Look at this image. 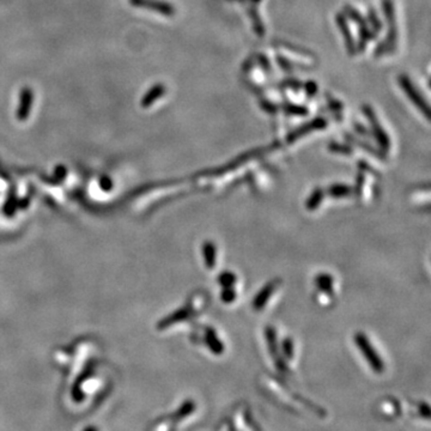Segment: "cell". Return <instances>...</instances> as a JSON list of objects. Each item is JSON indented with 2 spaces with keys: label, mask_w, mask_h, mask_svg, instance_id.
<instances>
[{
  "label": "cell",
  "mask_w": 431,
  "mask_h": 431,
  "mask_svg": "<svg viewBox=\"0 0 431 431\" xmlns=\"http://www.w3.org/2000/svg\"><path fill=\"white\" fill-rule=\"evenodd\" d=\"M347 12L350 13L351 18H354V21L356 22V23H358L359 25V49L362 50L363 47H365L366 41L369 40V31H368V29H366V24L364 19H362L361 14H359L356 10L348 9Z\"/></svg>",
  "instance_id": "cell-6"
},
{
  "label": "cell",
  "mask_w": 431,
  "mask_h": 431,
  "mask_svg": "<svg viewBox=\"0 0 431 431\" xmlns=\"http://www.w3.org/2000/svg\"><path fill=\"white\" fill-rule=\"evenodd\" d=\"M283 350H284V354H285L287 358H289V359L292 358L293 344H292V341H291V339H289V338L283 341Z\"/></svg>",
  "instance_id": "cell-18"
},
{
  "label": "cell",
  "mask_w": 431,
  "mask_h": 431,
  "mask_svg": "<svg viewBox=\"0 0 431 431\" xmlns=\"http://www.w3.org/2000/svg\"><path fill=\"white\" fill-rule=\"evenodd\" d=\"M162 92H164V88L162 85H158L156 86V88H153L149 93H147L145 100H143L144 106H149L150 103H152L153 101H156L158 97L162 95Z\"/></svg>",
  "instance_id": "cell-15"
},
{
  "label": "cell",
  "mask_w": 431,
  "mask_h": 431,
  "mask_svg": "<svg viewBox=\"0 0 431 431\" xmlns=\"http://www.w3.org/2000/svg\"><path fill=\"white\" fill-rule=\"evenodd\" d=\"M275 289H276V282H271L266 286H264V289H262L260 292L257 295V297L254 298L253 305H254L255 310H261V309L265 307V304L267 303V301L269 300V297H271V295L273 293Z\"/></svg>",
  "instance_id": "cell-7"
},
{
  "label": "cell",
  "mask_w": 431,
  "mask_h": 431,
  "mask_svg": "<svg viewBox=\"0 0 431 431\" xmlns=\"http://www.w3.org/2000/svg\"><path fill=\"white\" fill-rule=\"evenodd\" d=\"M218 282L223 287H232L233 284L236 283V276L231 272H224L222 276H219Z\"/></svg>",
  "instance_id": "cell-16"
},
{
  "label": "cell",
  "mask_w": 431,
  "mask_h": 431,
  "mask_svg": "<svg viewBox=\"0 0 431 431\" xmlns=\"http://www.w3.org/2000/svg\"><path fill=\"white\" fill-rule=\"evenodd\" d=\"M364 110L366 113V117L369 119V122L371 124V127L374 129V132H375V135H376L377 140H379L380 145L383 146V149L388 150V149H389V139H388L386 132H384L382 127L380 126L379 121H377V119L375 116V114L373 113V110L370 109L369 107H365Z\"/></svg>",
  "instance_id": "cell-3"
},
{
  "label": "cell",
  "mask_w": 431,
  "mask_h": 431,
  "mask_svg": "<svg viewBox=\"0 0 431 431\" xmlns=\"http://www.w3.org/2000/svg\"><path fill=\"white\" fill-rule=\"evenodd\" d=\"M384 7V13H386V17L388 19V25H389V32H388V38L387 43L389 47L395 45V41H397V28H395V17H394V7L393 4H391L390 0H384L382 3ZM386 43V45H387Z\"/></svg>",
  "instance_id": "cell-4"
},
{
  "label": "cell",
  "mask_w": 431,
  "mask_h": 431,
  "mask_svg": "<svg viewBox=\"0 0 431 431\" xmlns=\"http://www.w3.org/2000/svg\"><path fill=\"white\" fill-rule=\"evenodd\" d=\"M322 198H323V192L320 188L315 189L314 192L311 193L310 198H309L308 203H307V207L309 210H314L315 207H319V205L321 204L322 201Z\"/></svg>",
  "instance_id": "cell-14"
},
{
  "label": "cell",
  "mask_w": 431,
  "mask_h": 431,
  "mask_svg": "<svg viewBox=\"0 0 431 431\" xmlns=\"http://www.w3.org/2000/svg\"><path fill=\"white\" fill-rule=\"evenodd\" d=\"M206 340H207V345L210 346L211 351L213 352L215 355H219L222 354L223 351H224V346H223V343L221 340L218 339L217 334L213 329H210L206 334Z\"/></svg>",
  "instance_id": "cell-9"
},
{
  "label": "cell",
  "mask_w": 431,
  "mask_h": 431,
  "mask_svg": "<svg viewBox=\"0 0 431 431\" xmlns=\"http://www.w3.org/2000/svg\"><path fill=\"white\" fill-rule=\"evenodd\" d=\"M355 340L359 351L362 352L363 357L366 359V362H368V364L370 365V368L376 373H382L384 370V364L382 359L380 358L379 354H377L375 348L373 347V345L370 344V341L368 338H366L365 334L357 333L355 337Z\"/></svg>",
  "instance_id": "cell-1"
},
{
  "label": "cell",
  "mask_w": 431,
  "mask_h": 431,
  "mask_svg": "<svg viewBox=\"0 0 431 431\" xmlns=\"http://www.w3.org/2000/svg\"><path fill=\"white\" fill-rule=\"evenodd\" d=\"M329 194L334 198H344L350 195L351 189L346 185H332L329 187Z\"/></svg>",
  "instance_id": "cell-11"
},
{
  "label": "cell",
  "mask_w": 431,
  "mask_h": 431,
  "mask_svg": "<svg viewBox=\"0 0 431 431\" xmlns=\"http://www.w3.org/2000/svg\"><path fill=\"white\" fill-rule=\"evenodd\" d=\"M337 23H338V25H339L341 34L344 35L345 40H346V46H347L348 53L354 54L355 50H356L355 43H354V38H352V35L350 32V29H348V25L346 23V21H345V18L343 16H338Z\"/></svg>",
  "instance_id": "cell-8"
},
{
  "label": "cell",
  "mask_w": 431,
  "mask_h": 431,
  "mask_svg": "<svg viewBox=\"0 0 431 431\" xmlns=\"http://www.w3.org/2000/svg\"><path fill=\"white\" fill-rule=\"evenodd\" d=\"M131 3L135 6L140 7H147V9H151L153 11H157L162 14H170L174 13V9L169 5V4L165 3H160V2H153V0H131Z\"/></svg>",
  "instance_id": "cell-5"
},
{
  "label": "cell",
  "mask_w": 431,
  "mask_h": 431,
  "mask_svg": "<svg viewBox=\"0 0 431 431\" xmlns=\"http://www.w3.org/2000/svg\"><path fill=\"white\" fill-rule=\"evenodd\" d=\"M31 102H32V92L30 89H25L23 93H22V108L19 110V114H21V117L24 116V114L27 113L28 109H30V106H31Z\"/></svg>",
  "instance_id": "cell-12"
},
{
  "label": "cell",
  "mask_w": 431,
  "mask_h": 431,
  "mask_svg": "<svg viewBox=\"0 0 431 431\" xmlns=\"http://www.w3.org/2000/svg\"><path fill=\"white\" fill-rule=\"evenodd\" d=\"M194 407H195V406H194V402L188 401L187 404L183 405V407H181V409H180L179 413H178V416L179 417H186L187 415H189V413H192Z\"/></svg>",
  "instance_id": "cell-19"
},
{
  "label": "cell",
  "mask_w": 431,
  "mask_h": 431,
  "mask_svg": "<svg viewBox=\"0 0 431 431\" xmlns=\"http://www.w3.org/2000/svg\"><path fill=\"white\" fill-rule=\"evenodd\" d=\"M222 300L225 302V303H231L236 300V292L233 291L232 287H224L222 292Z\"/></svg>",
  "instance_id": "cell-17"
},
{
  "label": "cell",
  "mask_w": 431,
  "mask_h": 431,
  "mask_svg": "<svg viewBox=\"0 0 431 431\" xmlns=\"http://www.w3.org/2000/svg\"><path fill=\"white\" fill-rule=\"evenodd\" d=\"M318 282V285L321 290L325 291V292H330L332 291V285H333V279L332 277L328 275H320L316 279Z\"/></svg>",
  "instance_id": "cell-13"
},
{
  "label": "cell",
  "mask_w": 431,
  "mask_h": 431,
  "mask_svg": "<svg viewBox=\"0 0 431 431\" xmlns=\"http://www.w3.org/2000/svg\"><path fill=\"white\" fill-rule=\"evenodd\" d=\"M399 83H400V86L406 92V95L408 96V99L415 103V106L418 108L420 111H422V113L424 114V116H425L426 119H429V115H430L429 106H427L426 101L420 96V93L418 91H417L415 85L412 84L407 75L401 74L400 77H399Z\"/></svg>",
  "instance_id": "cell-2"
},
{
  "label": "cell",
  "mask_w": 431,
  "mask_h": 431,
  "mask_svg": "<svg viewBox=\"0 0 431 431\" xmlns=\"http://www.w3.org/2000/svg\"><path fill=\"white\" fill-rule=\"evenodd\" d=\"M204 257H205V262H206V266L208 268H213L215 265V255H217V250H215V246L213 242H206L204 244L203 248Z\"/></svg>",
  "instance_id": "cell-10"
}]
</instances>
